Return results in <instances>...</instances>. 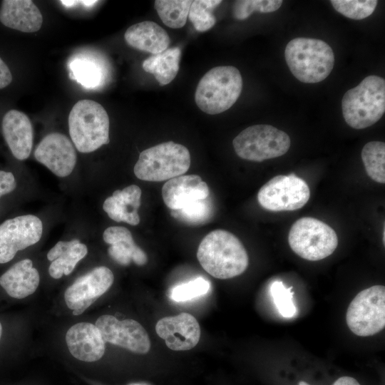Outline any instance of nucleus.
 Returning <instances> with one entry per match:
<instances>
[{
    "instance_id": "1",
    "label": "nucleus",
    "mask_w": 385,
    "mask_h": 385,
    "mask_svg": "<svg viewBox=\"0 0 385 385\" xmlns=\"http://www.w3.org/2000/svg\"><path fill=\"white\" fill-rule=\"evenodd\" d=\"M197 257L207 273L221 279L240 275L249 264L248 255L240 240L229 231L220 229L204 237Z\"/></svg>"
},
{
    "instance_id": "2",
    "label": "nucleus",
    "mask_w": 385,
    "mask_h": 385,
    "mask_svg": "<svg viewBox=\"0 0 385 385\" xmlns=\"http://www.w3.org/2000/svg\"><path fill=\"white\" fill-rule=\"evenodd\" d=\"M286 63L293 76L302 83L324 81L334 65V54L326 42L310 38H295L285 47Z\"/></svg>"
},
{
    "instance_id": "3",
    "label": "nucleus",
    "mask_w": 385,
    "mask_h": 385,
    "mask_svg": "<svg viewBox=\"0 0 385 385\" xmlns=\"http://www.w3.org/2000/svg\"><path fill=\"white\" fill-rule=\"evenodd\" d=\"M345 122L354 129H363L376 123L385 112V81L369 76L347 91L342 100Z\"/></svg>"
},
{
    "instance_id": "4",
    "label": "nucleus",
    "mask_w": 385,
    "mask_h": 385,
    "mask_svg": "<svg viewBox=\"0 0 385 385\" xmlns=\"http://www.w3.org/2000/svg\"><path fill=\"white\" fill-rule=\"evenodd\" d=\"M242 89V78L237 68L216 66L200 80L195 101L202 111L215 115L231 108L240 97Z\"/></svg>"
},
{
    "instance_id": "5",
    "label": "nucleus",
    "mask_w": 385,
    "mask_h": 385,
    "mask_svg": "<svg viewBox=\"0 0 385 385\" xmlns=\"http://www.w3.org/2000/svg\"><path fill=\"white\" fill-rule=\"evenodd\" d=\"M109 118L98 103L78 101L68 115L69 134L77 150L83 153L95 151L109 143Z\"/></svg>"
},
{
    "instance_id": "6",
    "label": "nucleus",
    "mask_w": 385,
    "mask_h": 385,
    "mask_svg": "<svg viewBox=\"0 0 385 385\" xmlns=\"http://www.w3.org/2000/svg\"><path fill=\"white\" fill-rule=\"evenodd\" d=\"M190 163V154L186 147L168 141L143 150L133 171L140 180L161 182L183 175Z\"/></svg>"
},
{
    "instance_id": "7",
    "label": "nucleus",
    "mask_w": 385,
    "mask_h": 385,
    "mask_svg": "<svg viewBox=\"0 0 385 385\" xmlns=\"http://www.w3.org/2000/svg\"><path fill=\"white\" fill-rule=\"evenodd\" d=\"M288 242L300 257L318 261L331 255L338 245L335 231L325 222L311 217H302L292 225Z\"/></svg>"
},
{
    "instance_id": "8",
    "label": "nucleus",
    "mask_w": 385,
    "mask_h": 385,
    "mask_svg": "<svg viewBox=\"0 0 385 385\" xmlns=\"http://www.w3.org/2000/svg\"><path fill=\"white\" fill-rule=\"evenodd\" d=\"M236 154L242 159L262 162L284 155L291 140L284 131L266 124L250 126L232 140Z\"/></svg>"
},
{
    "instance_id": "9",
    "label": "nucleus",
    "mask_w": 385,
    "mask_h": 385,
    "mask_svg": "<svg viewBox=\"0 0 385 385\" xmlns=\"http://www.w3.org/2000/svg\"><path fill=\"white\" fill-rule=\"evenodd\" d=\"M349 329L359 337L374 335L385 327V287L374 285L361 291L349 304L346 315Z\"/></svg>"
},
{
    "instance_id": "10",
    "label": "nucleus",
    "mask_w": 385,
    "mask_h": 385,
    "mask_svg": "<svg viewBox=\"0 0 385 385\" xmlns=\"http://www.w3.org/2000/svg\"><path fill=\"white\" fill-rule=\"evenodd\" d=\"M309 197V188L303 179L294 174L279 175L261 187L257 200L269 211H292L304 207Z\"/></svg>"
},
{
    "instance_id": "11",
    "label": "nucleus",
    "mask_w": 385,
    "mask_h": 385,
    "mask_svg": "<svg viewBox=\"0 0 385 385\" xmlns=\"http://www.w3.org/2000/svg\"><path fill=\"white\" fill-rule=\"evenodd\" d=\"M42 233V222L33 215L4 221L0 225V264L11 261L18 251L37 243Z\"/></svg>"
},
{
    "instance_id": "12",
    "label": "nucleus",
    "mask_w": 385,
    "mask_h": 385,
    "mask_svg": "<svg viewBox=\"0 0 385 385\" xmlns=\"http://www.w3.org/2000/svg\"><path fill=\"white\" fill-rule=\"evenodd\" d=\"M114 276L104 266L97 267L81 276L64 292V299L73 315L84 312L112 286Z\"/></svg>"
},
{
    "instance_id": "13",
    "label": "nucleus",
    "mask_w": 385,
    "mask_h": 385,
    "mask_svg": "<svg viewBox=\"0 0 385 385\" xmlns=\"http://www.w3.org/2000/svg\"><path fill=\"white\" fill-rule=\"evenodd\" d=\"M95 324L105 342L139 354H147L150 349L146 330L134 319L119 320L113 315L104 314L98 317Z\"/></svg>"
},
{
    "instance_id": "14",
    "label": "nucleus",
    "mask_w": 385,
    "mask_h": 385,
    "mask_svg": "<svg viewBox=\"0 0 385 385\" xmlns=\"http://www.w3.org/2000/svg\"><path fill=\"white\" fill-rule=\"evenodd\" d=\"M34 157L60 178L66 177L72 173L77 160L71 141L60 133L46 135L36 148Z\"/></svg>"
},
{
    "instance_id": "15",
    "label": "nucleus",
    "mask_w": 385,
    "mask_h": 385,
    "mask_svg": "<svg viewBox=\"0 0 385 385\" xmlns=\"http://www.w3.org/2000/svg\"><path fill=\"white\" fill-rule=\"evenodd\" d=\"M157 334L173 351H187L195 347L200 337L197 319L186 312L160 319L155 325Z\"/></svg>"
},
{
    "instance_id": "16",
    "label": "nucleus",
    "mask_w": 385,
    "mask_h": 385,
    "mask_svg": "<svg viewBox=\"0 0 385 385\" xmlns=\"http://www.w3.org/2000/svg\"><path fill=\"white\" fill-rule=\"evenodd\" d=\"M65 339L71 355L80 361H96L105 353L106 342L98 328L92 323L73 324L67 331Z\"/></svg>"
},
{
    "instance_id": "17",
    "label": "nucleus",
    "mask_w": 385,
    "mask_h": 385,
    "mask_svg": "<svg viewBox=\"0 0 385 385\" xmlns=\"http://www.w3.org/2000/svg\"><path fill=\"white\" fill-rule=\"evenodd\" d=\"M209 195L207 184L197 175L173 178L162 188L164 203L171 210H178L190 202L206 199Z\"/></svg>"
},
{
    "instance_id": "18",
    "label": "nucleus",
    "mask_w": 385,
    "mask_h": 385,
    "mask_svg": "<svg viewBox=\"0 0 385 385\" xmlns=\"http://www.w3.org/2000/svg\"><path fill=\"white\" fill-rule=\"evenodd\" d=\"M1 128L13 155L20 160L27 159L33 145V128L29 118L20 111L10 110L4 115Z\"/></svg>"
},
{
    "instance_id": "19",
    "label": "nucleus",
    "mask_w": 385,
    "mask_h": 385,
    "mask_svg": "<svg viewBox=\"0 0 385 385\" xmlns=\"http://www.w3.org/2000/svg\"><path fill=\"white\" fill-rule=\"evenodd\" d=\"M103 239L110 245L109 256L118 264L127 266L133 262L138 266H143L148 262L147 255L135 244L131 232L126 227H109L103 232Z\"/></svg>"
},
{
    "instance_id": "20",
    "label": "nucleus",
    "mask_w": 385,
    "mask_h": 385,
    "mask_svg": "<svg viewBox=\"0 0 385 385\" xmlns=\"http://www.w3.org/2000/svg\"><path fill=\"white\" fill-rule=\"evenodd\" d=\"M0 21L21 32L38 31L43 23L40 10L30 0H4L0 7Z\"/></svg>"
},
{
    "instance_id": "21",
    "label": "nucleus",
    "mask_w": 385,
    "mask_h": 385,
    "mask_svg": "<svg viewBox=\"0 0 385 385\" xmlns=\"http://www.w3.org/2000/svg\"><path fill=\"white\" fill-rule=\"evenodd\" d=\"M39 282V273L29 259L17 262L0 277V285L6 292L19 299L34 294Z\"/></svg>"
},
{
    "instance_id": "22",
    "label": "nucleus",
    "mask_w": 385,
    "mask_h": 385,
    "mask_svg": "<svg viewBox=\"0 0 385 385\" xmlns=\"http://www.w3.org/2000/svg\"><path fill=\"white\" fill-rule=\"evenodd\" d=\"M141 190L136 185L117 190L105 200L103 209L115 222L137 225L140 222L138 210L141 203Z\"/></svg>"
},
{
    "instance_id": "23",
    "label": "nucleus",
    "mask_w": 385,
    "mask_h": 385,
    "mask_svg": "<svg viewBox=\"0 0 385 385\" xmlns=\"http://www.w3.org/2000/svg\"><path fill=\"white\" fill-rule=\"evenodd\" d=\"M124 38L130 46L153 55L165 51L170 41L167 32L151 21L132 25L126 30Z\"/></svg>"
},
{
    "instance_id": "24",
    "label": "nucleus",
    "mask_w": 385,
    "mask_h": 385,
    "mask_svg": "<svg viewBox=\"0 0 385 385\" xmlns=\"http://www.w3.org/2000/svg\"><path fill=\"white\" fill-rule=\"evenodd\" d=\"M87 253V246L77 239L58 242L47 254V259L51 261L48 267L50 276L60 279L63 274H70Z\"/></svg>"
},
{
    "instance_id": "25",
    "label": "nucleus",
    "mask_w": 385,
    "mask_h": 385,
    "mask_svg": "<svg viewBox=\"0 0 385 385\" xmlns=\"http://www.w3.org/2000/svg\"><path fill=\"white\" fill-rule=\"evenodd\" d=\"M181 51L179 47L167 48L159 54L147 58L142 64L143 70L154 75L161 86L170 83L176 76L179 68Z\"/></svg>"
},
{
    "instance_id": "26",
    "label": "nucleus",
    "mask_w": 385,
    "mask_h": 385,
    "mask_svg": "<svg viewBox=\"0 0 385 385\" xmlns=\"http://www.w3.org/2000/svg\"><path fill=\"white\" fill-rule=\"evenodd\" d=\"M192 2L191 0H156L154 7L163 24L179 29L186 23Z\"/></svg>"
},
{
    "instance_id": "27",
    "label": "nucleus",
    "mask_w": 385,
    "mask_h": 385,
    "mask_svg": "<svg viewBox=\"0 0 385 385\" xmlns=\"http://www.w3.org/2000/svg\"><path fill=\"white\" fill-rule=\"evenodd\" d=\"M361 159L367 175L374 181L385 183V143L371 141L362 148Z\"/></svg>"
},
{
    "instance_id": "28",
    "label": "nucleus",
    "mask_w": 385,
    "mask_h": 385,
    "mask_svg": "<svg viewBox=\"0 0 385 385\" xmlns=\"http://www.w3.org/2000/svg\"><path fill=\"white\" fill-rule=\"evenodd\" d=\"M221 2L220 0L192 1L188 17L197 31H206L213 27L216 19L212 11Z\"/></svg>"
},
{
    "instance_id": "29",
    "label": "nucleus",
    "mask_w": 385,
    "mask_h": 385,
    "mask_svg": "<svg viewBox=\"0 0 385 385\" xmlns=\"http://www.w3.org/2000/svg\"><path fill=\"white\" fill-rule=\"evenodd\" d=\"M208 197L190 202L182 209L171 210V215L190 225L204 224L212 214V204Z\"/></svg>"
},
{
    "instance_id": "30",
    "label": "nucleus",
    "mask_w": 385,
    "mask_h": 385,
    "mask_svg": "<svg viewBox=\"0 0 385 385\" xmlns=\"http://www.w3.org/2000/svg\"><path fill=\"white\" fill-rule=\"evenodd\" d=\"M330 2L337 12L354 20L369 16L378 3L376 0H332Z\"/></svg>"
},
{
    "instance_id": "31",
    "label": "nucleus",
    "mask_w": 385,
    "mask_h": 385,
    "mask_svg": "<svg viewBox=\"0 0 385 385\" xmlns=\"http://www.w3.org/2000/svg\"><path fill=\"white\" fill-rule=\"evenodd\" d=\"M281 0H239L235 1L232 7L233 17L237 20L247 19L254 11L270 13L277 11L281 6Z\"/></svg>"
},
{
    "instance_id": "32",
    "label": "nucleus",
    "mask_w": 385,
    "mask_h": 385,
    "mask_svg": "<svg viewBox=\"0 0 385 385\" xmlns=\"http://www.w3.org/2000/svg\"><path fill=\"white\" fill-rule=\"evenodd\" d=\"M210 287V282L197 277L188 282L175 286L170 292V298L178 302L191 300L206 294Z\"/></svg>"
},
{
    "instance_id": "33",
    "label": "nucleus",
    "mask_w": 385,
    "mask_h": 385,
    "mask_svg": "<svg viewBox=\"0 0 385 385\" xmlns=\"http://www.w3.org/2000/svg\"><path fill=\"white\" fill-rule=\"evenodd\" d=\"M292 287L287 288L282 282H274L270 287V293L279 314L287 318L292 317L297 312L293 303Z\"/></svg>"
},
{
    "instance_id": "34",
    "label": "nucleus",
    "mask_w": 385,
    "mask_h": 385,
    "mask_svg": "<svg viewBox=\"0 0 385 385\" xmlns=\"http://www.w3.org/2000/svg\"><path fill=\"white\" fill-rule=\"evenodd\" d=\"M73 69L76 77L86 86L94 87L98 85L103 78L101 68L91 62L79 61L74 66Z\"/></svg>"
},
{
    "instance_id": "35",
    "label": "nucleus",
    "mask_w": 385,
    "mask_h": 385,
    "mask_svg": "<svg viewBox=\"0 0 385 385\" xmlns=\"http://www.w3.org/2000/svg\"><path fill=\"white\" fill-rule=\"evenodd\" d=\"M16 187L14 174L11 172L0 170V197L11 192Z\"/></svg>"
},
{
    "instance_id": "36",
    "label": "nucleus",
    "mask_w": 385,
    "mask_h": 385,
    "mask_svg": "<svg viewBox=\"0 0 385 385\" xmlns=\"http://www.w3.org/2000/svg\"><path fill=\"white\" fill-rule=\"evenodd\" d=\"M11 81V73L8 66L0 57V89L8 86Z\"/></svg>"
},
{
    "instance_id": "37",
    "label": "nucleus",
    "mask_w": 385,
    "mask_h": 385,
    "mask_svg": "<svg viewBox=\"0 0 385 385\" xmlns=\"http://www.w3.org/2000/svg\"><path fill=\"white\" fill-rule=\"evenodd\" d=\"M332 385H360L359 383L351 376H342L337 379Z\"/></svg>"
},
{
    "instance_id": "38",
    "label": "nucleus",
    "mask_w": 385,
    "mask_h": 385,
    "mask_svg": "<svg viewBox=\"0 0 385 385\" xmlns=\"http://www.w3.org/2000/svg\"><path fill=\"white\" fill-rule=\"evenodd\" d=\"M62 4H63L66 6H71L73 5L76 1H61Z\"/></svg>"
},
{
    "instance_id": "39",
    "label": "nucleus",
    "mask_w": 385,
    "mask_h": 385,
    "mask_svg": "<svg viewBox=\"0 0 385 385\" xmlns=\"http://www.w3.org/2000/svg\"><path fill=\"white\" fill-rule=\"evenodd\" d=\"M83 4H86V5H92L93 4H95L96 2H97L96 1H81Z\"/></svg>"
},
{
    "instance_id": "40",
    "label": "nucleus",
    "mask_w": 385,
    "mask_h": 385,
    "mask_svg": "<svg viewBox=\"0 0 385 385\" xmlns=\"http://www.w3.org/2000/svg\"><path fill=\"white\" fill-rule=\"evenodd\" d=\"M130 385H151L148 383H135V384H132Z\"/></svg>"
},
{
    "instance_id": "41",
    "label": "nucleus",
    "mask_w": 385,
    "mask_h": 385,
    "mask_svg": "<svg viewBox=\"0 0 385 385\" xmlns=\"http://www.w3.org/2000/svg\"><path fill=\"white\" fill-rule=\"evenodd\" d=\"M298 385H309V384L306 383L305 381H301L299 382V384Z\"/></svg>"
},
{
    "instance_id": "42",
    "label": "nucleus",
    "mask_w": 385,
    "mask_h": 385,
    "mask_svg": "<svg viewBox=\"0 0 385 385\" xmlns=\"http://www.w3.org/2000/svg\"><path fill=\"white\" fill-rule=\"evenodd\" d=\"M1 334H2V326H1V324L0 322V339H1Z\"/></svg>"
}]
</instances>
